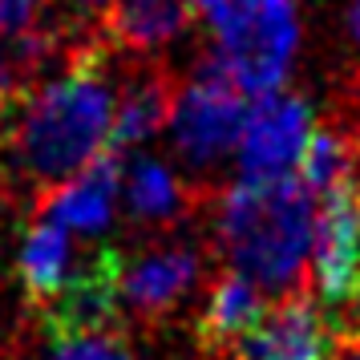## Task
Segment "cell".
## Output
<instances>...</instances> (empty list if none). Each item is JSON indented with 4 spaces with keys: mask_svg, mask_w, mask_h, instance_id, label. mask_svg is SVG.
<instances>
[{
    "mask_svg": "<svg viewBox=\"0 0 360 360\" xmlns=\"http://www.w3.org/2000/svg\"><path fill=\"white\" fill-rule=\"evenodd\" d=\"M170 85L158 77V73H146V77H134L126 85V94L117 98L114 105V130H110V150L122 146H138L170 122Z\"/></svg>",
    "mask_w": 360,
    "mask_h": 360,
    "instance_id": "4fadbf2b",
    "label": "cell"
},
{
    "mask_svg": "<svg viewBox=\"0 0 360 360\" xmlns=\"http://www.w3.org/2000/svg\"><path fill=\"white\" fill-rule=\"evenodd\" d=\"M316 288L332 308L348 304V295L360 279V207H356V191L352 182L336 186L324 195V207L316 214Z\"/></svg>",
    "mask_w": 360,
    "mask_h": 360,
    "instance_id": "ba28073f",
    "label": "cell"
},
{
    "mask_svg": "<svg viewBox=\"0 0 360 360\" xmlns=\"http://www.w3.org/2000/svg\"><path fill=\"white\" fill-rule=\"evenodd\" d=\"M223 4H227V0H195V8H198V13H211V17L219 13V8H223Z\"/></svg>",
    "mask_w": 360,
    "mask_h": 360,
    "instance_id": "ffe728a7",
    "label": "cell"
},
{
    "mask_svg": "<svg viewBox=\"0 0 360 360\" xmlns=\"http://www.w3.org/2000/svg\"><path fill=\"white\" fill-rule=\"evenodd\" d=\"M348 33L360 41V0H352V4H348Z\"/></svg>",
    "mask_w": 360,
    "mask_h": 360,
    "instance_id": "d6986e66",
    "label": "cell"
},
{
    "mask_svg": "<svg viewBox=\"0 0 360 360\" xmlns=\"http://www.w3.org/2000/svg\"><path fill=\"white\" fill-rule=\"evenodd\" d=\"M49 360H134V352L122 336L105 328V332H82V336L53 340Z\"/></svg>",
    "mask_w": 360,
    "mask_h": 360,
    "instance_id": "2e32d148",
    "label": "cell"
},
{
    "mask_svg": "<svg viewBox=\"0 0 360 360\" xmlns=\"http://www.w3.org/2000/svg\"><path fill=\"white\" fill-rule=\"evenodd\" d=\"M73 243H69V231L41 219L29 227L25 243H20V255H17V276H20V288L29 295L33 311H41L45 304L57 300V292L65 288V279L73 276Z\"/></svg>",
    "mask_w": 360,
    "mask_h": 360,
    "instance_id": "8fae6325",
    "label": "cell"
},
{
    "mask_svg": "<svg viewBox=\"0 0 360 360\" xmlns=\"http://www.w3.org/2000/svg\"><path fill=\"white\" fill-rule=\"evenodd\" d=\"M263 288L251 283L243 271H227V276L214 279L211 295H207V308L198 316L195 336L207 352H219V348H231V344L243 336L247 328L263 316Z\"/></svg>",
    "mask_w": 360,
    "mask_h": 360,
    "instance_id": "7c38bea8",
    "label": "cell"
},
{
    "mask_svg": "<svg viewBox=\"0 0 360 360\" xmlns=\"http://www.w3.org/2000/svg\"><path fill=\"white\" fill-rule=\"evenodd\" d=\"M41 0H0V33H20L37 17Z\"/></svg>",
    "mask_w": 360,
    "mask_h": 360,
    "instance_id": "e0dca14e",
    "label": "cell"
},
{
    "mask_svg": "<svg viewBox=\"0 0 360 360\" xmlns=\"http://www.w3.org/2000/svg\"><path fill=\"white\" fill-rule=\"evenodd\" d=\"M214 37L219 65L243 94H276L300 45L295 0H227L214 13Z\"/></svg>",
    "mask_w": 360,
    "mask_h": 360,
    "instance_id": "3957f363",
    "label": "cell"
},
{
    "mask_svg": "<svg viewBox=\"0 0 360 360\" xmlns=\"http://www.w3.org/2000/svg\"><path fill=\"white\" fill-rule=\"evenodd\" d=\"M311 191L295 179H243L219 207V239L263 292L295 288L316 239Z\"/></svg>",
    "mask_w": 360,
    "mask_h": 360,
    "instance_id": "7a4b0ae2",
    "label": "cell"
},
{
    "mask_svg": "<svg viewBox=\"0 0 360 360\" xmlns=\"http://www.w3.org/2000/svg\"><path fill=\"white\" fill-rule=\"evenodd\" d=\"M295 179L304 182L311 195H328V191H336V186H348V182H352V154H348V142L336 138L332 130H311Z\"/></svg>",
    "mask_w": 360,
    "mask_h": 360,
    "instance_id": "9a60e30c",
    "label": "cell"
},
{
    "mask_svg": "<svg viewBox=\"0 0 360 360\" xmlns=\"http://www.w3.org/2000/svg\"><path fill=\"white\" fill-rule=\"evenodd\" d=\"M114 105L105 57L94 49L82 53L57 82L41 85L20 105L13 122V154L20 170L41 186L73 179L101 150H110Z\"/></svg>",
    "mask_w": 360,
    "mask_h": 360,
    "instance_id": "6da1fadb",
    "label": "cell"
},
{
    "mask_svg": "<svg viewBox=\"0 0 360 360\" xmlns=\"http://www.w3.org/2000/svg\"><path fill=\"white\" fill-rule=\"evenodd\" d=\"M235 360H340L336 328L311 295L279 300L231 344Z\"/></svg>",
    "mask_w": 360,
    "mask_h": 360,
    "instance_id": "5b68a950",
    "label": "cell"
},
{
    "mask_svg": "<svg viewBox=\"0 0 360 360\" xmlns=\"http://www.w3.org/2000/svg\"><path fill=\"white\" fill-rule=\"evenodd\" d=\"M356 207H360V195H356Z\"/></svg>",
    "mask_w": 360,
    "mask_h": 360,
    "instance_id": "7402d4cb",
    "label": "cell"
},
{
    "mask_svg": "<svg viewBox=\"0 0 360 360\" xmlns=\"http://www.w3.org/2000/svg\"><path fill=\"white\" fill-rule=\"evenodd\" d=\"M344 332L352 336V340L360 344V279L356 288H352V295H348V316H344Z\"/></svg>",
    "mask_w": 360,
    "mask_h": 360,
    "instance_id": "ac0fdd59",
    "label": "cell"
},
{
    "mask_svg": "<svg viewBox=\"0 0 360 360\" xmlns=\"http://www.w3.org/2000/svg\"><path fill=\"white\" fill-rule=\"evenodd\" d=\"M122 191V170L114 154H98L89 166H82L73 179L57 182L49 195L41 198V219H49L69 235H98L110 227Z\"/></svg>",
    "mask_w": 360,
    "mask_h": 360,
    "instance_id": "9c48e42d",
    "label": "cell"
},
{
    "mask_svg": "<svg viewBox=\"0 0 360 360\" xmlns=\"http://www.w3.org/2000/svg\"><path fill=\"white\" fill-rule=\"evenodd\" d=\"M311 110L300 98L263 94L239 134L243 179H292L311 138Z\"/></svg>",
    "mask_w": 360,
    "mask_h": 360,
    "instance_id": "8992f818",
    "label": "cell"
},
{
    "mask_svg": "<svg viewBox=\"0 0 360 360\" xmlns=\"http://www.w3.org/2000/svg\"><path fill=\"white\" fill-rule=\"evenodd\" d=\"M198 276H202V259L186 243L154 247L130 259L122 255V271H117L122 308H130L142 320H162L191 295Z\"/></svg>",
    "mask_w": 360,
    "mask_h": 360,
    "instance_id": "52a82bcc",
    "label": "cell"
},
{
    "mask_svg": "<svg viewBox=\"0 0 360 360\" xmlns=\"http://www.w3.org/2000/svg\"><path fill=\"white\" fill-rule=\"evenodd\" d=\"M195 13V0H117L105 13V33L130 53H154L186 33Z\"/></svg>",
    "mask_w": 360,
    "mask_h": 360,
    "instance_id": "30bf717a",
    "label": "cell"
},
{
    "mask_svg": "<svg viewBox=\"0 0 360 360\" xmlns=\"http://www.w3.org/2000/svg\"><path fill=\"white\" fill-rule=\"evenodd\" d=\"M247 122L243 89L231 82V73L219 65V57L202 61L191 85L170 105V130L179 150L191 162H214L231 146H239Z\"/></svg>",
    "mask_w": 360,
    "mask_h": 360,
    "instance_id": "277c9868",
    "label": "cell"
},
{
    "mask_svg": "<svg viewBox=\"0 0 360 360\" xmlns=\"http://www.w3.org/2000/svg\"><path fill=\"white\" fill-rule=\"evenodd\" d=\"M126 207L138 223H170L186 207V191L162 162L138 158L126 174Z\"/></svg>",
    "mask_w": 360,
    "mask_h": 360,
    "instance_id": "5bb4252c",
    "label": "cell"
},
{
    "mask_svg": "<svg viewBox=\"0 0 360 360\" xmlns=\"http://www.w3.org/2000/svg\"><path fill=\"white\" fill-rule=\"evenodd\" d=\"M82 4H98V0H82Z\"/></svg>",
    "mask_w": 360,
    "mask_h": 360,
    "instance_id": "44dd1931",
    "label": "cell"
}]
</instances>
